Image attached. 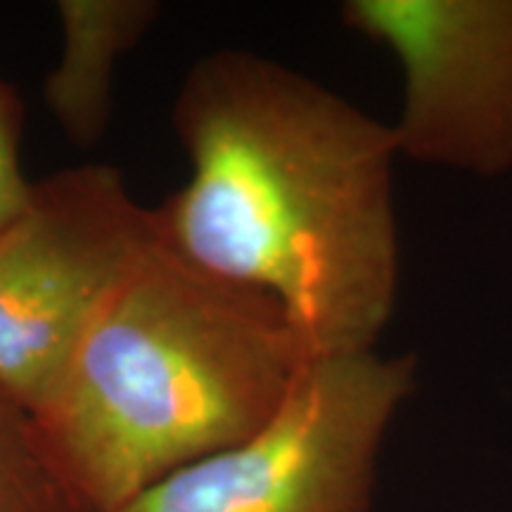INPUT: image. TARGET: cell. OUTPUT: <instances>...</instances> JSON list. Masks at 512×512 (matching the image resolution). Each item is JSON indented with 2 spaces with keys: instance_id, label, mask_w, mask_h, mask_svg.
<instances>
[{
  "instance_id": "6da1fadb",
  "label": "cell",
  "mask_w": 512,
  "mask_h": 512,
  "mask_svg": "<svg viewBox=\"0 0 512 512\" xmlns=\"http://www.w3.org/2000/svg\"><path fill=\"white\" fill-rule=\"evenodd\" d=\"M174 128L190 178L159 238L273 297L311 361L375 349L399 294L392 126L309 76L223 48L185 74Z\"/></svg>"
},
{
  "instance_id": "7a4b0ae2",
  "label": "cell",
  "mask_w": 512,
  "mask_h": 512,
  "mask_svg": "<svg viewBox=\"0 0 512 512\" xmlns=\"http://www.w3.org/2000/svg\"><path fill=\"white\" fill-rule=\"evenodd\" d=\"M311 358L283 306L159 238L31 415L86 512H114L278 413Z\"/></svg>"
},
{
  "instance_id": "3957f363",
  "label": "cell",
  "mask_w": 512,
  "mask_h": 512,
  "mask_svg": "<svg viewBox=\"0 0 512 512\" xmlns=\"http://www.w3.org/2000/svg\"><path fill=\"white\" fill-rule=\"evenodd\" d=\"M415 382L413 354L309 361L259 432L114 512H370L384 434Z\"/></svg>"
},
{
  "instance_id": "277c9868",
  "label": "cell",
  "mask_w": 512,
  "mask_h": 512,
  "mask_svg": "<svg viewBox=\"0 0 512 512\" xmlns=\"http://www.w3.org/2000/svg\"><path fill=\"white\" fill-rule=\"evenodd\" d=\"M157 240L155 207L112 166H74L31 185L0 228V389L29 415Z\"/></svg>"
},
{
  "instance_id": "5b68a950",
  "label": "cell",
  "mask_w": 512,
  "mask_h": 512,
  "mask_svg": "<svg viewBox=\"0 0 512 512\" xmlns=\"http://www.w3.org/2000/svg\"><path fill=\"white\" fill-rule=\"evenodd\" d=\"M342 19L401 64L399 157L512 171V0H349Z\"/></svg>"
},
{
  "instance_id": "8992f818",
  "label": "cell",
  "mask_w": 512,
  "mask_h": 512,
  "mask_svg": "<svg viewBox=\"0 0 512 512\" xmlns=\"http://www.w3.org/2000/svg\"><path fill=\"white\" fill-rule=\"evenodd\" d=\"M60 57L43 83V100L62 133L93 147L112 119L117 64L150 31L162 5L155 0H60Z\"/></svg>"
},
{
  "instance_id": "52a82bcc",
  "label": "cell",
  "mask_w": 512,
  "mask_h": 512,
  "mask_svg": "<svg viewBox=\"0 0 512 512\" xmlns=\"http://www.w3.org/2000/svg\"><path fill=\"white\" fill-rule=\"evenodd\" d=\"M0 512H86L57 477L34 418L0 389Z\"/></svg>"
},
{
  "instance_id": "ba28073f",
  "label": "cell",
  "mask_w": 512,
  "mask_h": 512,
  "mask_svg": "<svg viewBox=\"0 0 512 512\" xmlns=\"http://www.w3.org/2000/svg\"><path fill=\"white\" fill-rule=\"evenodd\" d=\"M19 138H22V102L15 88L0 79V228L24 209L34 185V181L22 174Z\"/></svg>"
}]
</instances>
